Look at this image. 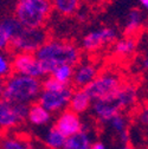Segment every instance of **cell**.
Instances as JSON below:
<instances>
[{"instance_id":"6da1fadb","label":"cell","mask_w":148,"mask_h":149,"mask_svg":"<svg viewBox=\"0 0 148 149\" xmlns=\"http://www.w3.org/2000/svg\"><path fill=\"white\" fill-rule=\"evenodd\" d=\"M34 54L40 62L46 76L58 65L68 64L75 66L82 59L81 49L76 44L56 38H49Z\"/></svg>"},{"instance_id":"7a4b0ae2","label":"cell","mask_w":148,"mask_h":149,"mask_svg":"<svg viewBox=\"0 0 148 149\" xmlns=\"http://www.w3.org/2000/svg\"><path fill=\"white\" fill-rule=\"evenodd\" d=\"M40 91V79L12 72L6 79H4L3 98L13 104L30 105L37 102Z\"/></svg>"},{"instance_id":"3957f363","label":"cell","mask_w":148,"mask_h":149,"mask_svg":"<svg viewBox=\"0 0 148 149\" xmlns=\"http://www.w3.org/2000/svg\"><path fill=\"white\" fill-rule=\"evenodd\" d=\"M52 13L50 0H17L14 18L23 27H43Z\"/></svg>"},{"instance_id":"277c9868","label":"cell","mask_w":148,"mask_h":149,"mask_svg":"<svg viewBox=\"0 0 148 149\" xmlns=\"http://www.w3.org/2000/svg\"><path fill=\"white\" fill-rule=\"evenodd\" d=\"M49 39V33L43 27H22L11 40L10 47L15 52H29L36 53L46 40Z\"/></svg>"},{"instance_id":"5b68a950","label":"cell","mask_w":148,"mask_h":149,"mask_svg":"<svg viewBox=\"0 0 148 149\" xmlns=\"http://www.w3.org/2000/svg\"><path fill=\"white\" fill-rule=\"evenodd\" d=\"M122 84V78L119 73L112 70H107L98 72L95 79L84 89L88 91L92 101H97L113 97Z\"/></svg>"},{"instance_id":"8992f818","label":"cell","mask_w":148,"mask_h":149,"mask_svg":"<svg viewBox=\"0 0 148 149\" xmlns=\"http://www.w3.org/2000/svg\"><path fill=\"white\" fill-rule=\"evenodd\" d=\"M119 38V31L115 27L102 26L88 32L81 40V47L88 53H95L104 46L113 44Z\"/></svg>"},{"instance_id":"52a82bcc","label":"cell","mask_w":148,"mask_h":149,"mask_svg":"<svg viewBox=\"0 0 148 149\" xmlns=\"http://www.w3.org/2000/svg\"><path fill=\"white\" fill-rule=\"evenodd\" d=\"M11 63H12V71L14 73L34 77L38 79H42L46 76L40 62L36 57L34 53L15 52L13 57H11Z\"/></svg>"},{"instance_id":"ba28073f","label":"cell","mask_w":148,"mask_h":149,"mask_svg":"<svg viewBox=\"0 0 148 149\" xmlns=\"http://www.w3.org/2000/svg\"><path fill=\"white\" fill-rule=\"evenodd\" d=\"M29 105L13 104L0 98V130H12L26 121Z\"/></svg>"},{"instance_id":"9c48e42d","label":"cell","mask_w":148,"mask_h":149,"mask_svg":"<svg viewBox=\"0 0 148 149\" xmlns=\"http://www.w3.org/2000/svg\"><path fill=\"white\" fill-rule=\"evenodd\" d=\"M72 92V88L70 85H65L59 90H43L37 98L40 105H43L47 111L53 115L58 114L69 105V100Z\"/></svg>"},{"instance_id":"30bf717a","label":"cell","mask_w":148,"mask_h":149,"mask_svg":"<svg viewBox=\"0 0 148 149\" xmlns=\"http://www.w3.org/2000/svg\"><path fill=\"white\" fill-rule=\"evenodd\" d=\"M98 65L92 61H80L73 66V76L71 84L75 88H87L98 74Z\"/></svg>"},{"instance_id":"8fae6325","label":"cell","mask_w":148,"mask_h":149,"mask_svg":"<svg viewBox=\"0 0 148 149\" xmlns=\"http://www.w3.org/2000/svg\"><path fill=\"white\" fill-rule=\"evenodd\" d=\"M53 127H56L64 136L68 137L80 132L81 129H83L84 124L78 114L66 108L63 111H61V113H58L57 118L54 120Z\"/></svg>"},{"instance_id":"7c38bea8","label":"cell","mask_w":148,"mask_h":149,"mask_svg":"<svg viewBox=\"0 0 148 149\" xmlns=\"http://www.w3.org/2000/svg\"><path fill=\"white\" fill-rule=\"evenodd\" d=\"M90 109L92 110V114L95 115L97 121L101 123H104V124H107L108 121L114 115H116L117 113H121V110L114 102L113 97L92 101Z\"/></svg>"},{"instance_id":"4fadbf2b","label":"cell","mask_w":148,"mask_h":149,"mask_svg":"<svg viewBox=\"0 0 148 149\" xmlns=\"http://www.w3.org/2000/svg\"><path fill=\"white\" fill-rule=\"evenodd\" d=\"M139 98L138 88L133 84H122L113 96L114 102L121 111L131 109L135 105Z\"/></svg>"},{"instance_id":"5bb4252c","label":"cell","mask_w":148,"mask_h":149,"mask_svg":"<svg viewBox=\"0 0 148 149\" xmlns=\"http://www.w3.org/2000/svg\"><path fill=\"white\" fill-rule=\"evenodd\" d=\"M91 104H92V100L89 96L88 91L85 89L76 88L71 92L68 108L72 111H75L76 114L81 115V114L87 113V111L91 108Z\"/></svg>"},{"instance_id":"9a60e30c","label":"cell","mask_w":148,"mask_h":149,"mask_svg":"<svg viewBox=\"0 0 148 149\" xmlns=\"http://www.w3.org/2000/svg\"><path fill=\"white\" fill-rule=\"evenodd\" d=\"M26 121L33 127H46L52 121V114L38 102H34L29 105Z\"/></svg>"},{"instance_id":"2e32d148","label":"cell","mask_w":148,"mask_h":149,"mask_svg":"<svg viewBox=\"0 0 148 149\" xmlns=\"http://www.w3.org/2000/svg\"><path fill=\"white\" fill-rule=\"evenodd\" d=\"M94 141L92 133L83 127L80 132L66 137L63 149H89Z\"/></svg>"},{"instance_id":"e0dca14e","label":"cell","mask_w":148,"mask_h":149,"mask_svg":"<svg viewBox=\"0 0 148 149\" xmlns=\"http://www.w3.org/2000/svg\"><path fill=\"white\" fill-rule=\"evenodd\" d=\"M145 25V14L142 10L134 8L128 13L124 23V34L134 37L136 33H139Z\"/></svg>"},{"instance_id":"ac0fdd59","label":"cell","mask_w":148,"mask_h":149,"mask_svg":"<svg viewBox=\"0 0 148 149\" xmlns=\"http://www.w3.org/2000/svg\"><path fill=\"white\" fill-rule=\"evenodd\" d=\"M113 44V52L121 58L132 56L138 46L135 37L132 36H124L123 38H117Z\"/></svg>"},{"instance_id":"d6986e66","label":"cell","mask_w":148,"mask_h":149,"mask_svg":"<svg viewBox=\"0 0 148 149\" xmlns=\"http://www.w3.org/2000/svg\"><path fill=\"white\" fill-rule=\"evenodd\" d=\"M66 136H64L56 127H50L43 135V143L46 149H63Z\"/></svg>"},{"instance_id":"ffe728a7","label":"cell","mask_w":148,"mask_h":149,"mask_svg":"<svg viewBox=\"0 0 148 149\" xmlns=\"http://www.w3.org/2000/svg\"><path fill=\"white\" fill-rule=\"evenodd\" d=\"M0 149H32V144L22 135L7 134L0 139Z\"/></svg>"},{"instance_id":"44dd1931","label":"cell","mask_w":148,"mask_h":149,"mask_svg":"<svg viewBox=\"0 0 148 149\" xmlns=\"http://www.w3.org/2000/svg\"><path fill=\"white\" fill-rule=\"evenodd\" d=\"M52 10L63 17L76 14L81 6V0H50Z\"/></svg>"},{"instance_id":"7402d4cb","label":"cell","mask_w":148,"mask_h":149,"mask_svg":"<svg viewBox=\"0 0 148 149\" xmlns=\"http://www.w3.org/2000/svg\"><path fill=\"white\" fill-rule=\"evenodd\" d=\"M50 76H52L54 79L58 81L62 84L70 85L72 81V76H73V66L68 65V64L58 65L51 71Z\"/></svg>"},{"instance_id":"603a6c76","label":"cell","mask_w":148,"mask_h":149,"mask_svg":"<svg viewBox=\"0 0 148 149\" xmlns=\"http://www.w3.org/2000/svg\"><path fill=\"white\" fill-rule=\"evenodd\" d=\"M23 26L20 25V23L18 22L14 15H10V17H6L4 19L0 22V31H1L6 37L12 40L13 37L19 32V30L22 29Z\"/></svg>"},{"instance_id":"cb8c5ba5","label":"cell","mask_w":148,"mask_h":149,"mask_svg":"<svg viewBox=\"0 0 148 149\" xmlns=\"http://www.w3.org/2000/svg\"><path fill=\"white\" fill-rule=\"evenodd\" d=\"M110 128L112 132H114L116 135L121 132H124V130H128V125H129V120L128 117L122 113H117L116 115H114L112 118H110L107 123Z\"/></svg>"},{"instance_id":"d4e9b609","label":"cell","mask_w":148,"mask_h":149,"mask_svg":"<svg viewBox=\"0 0 148 149\" xmlns=\"http://www.w3.org/2000/svg\"><path fill=\"white\" fill-rule=\"evenodd\" d=\"M12 72L11 57L6 53V51H0V78L6 79Z\"/></svg>"},{"instance_id":"484cf974","label":"cell","mask_w":148,"mask_h":149,"mask_svg":"<svg viewBox=\"0 0 148 149\" xmlns=\"http://www.w3.org/2000/svg\"><path fill=\"white\" fill-rule=\"evenodd\" d=\"M10 44H11V39L0 31V51H6L10 47Z\"/></svg>"},{"instance_id":"4316f807","label":"cell","mask_w":148,"mask_h":149,"mask_svg":"<svg viewBox=\"0 0 148 149\" xmlns=\"http://www.w3.org/2000/svg\"><path fill=\"white\" fill-rule=\"evenodd\" d=\"M117 139L122 144H128L129 141H131V134H129L128 130H124V132L117 134Z\"/></svg>"},{"instance_id":"83f0119b","label":"cell","mask_w":148,"mask_h":149,"mask_svg":"<svg viewBox=\"0 0 148 149\" xmlns=\"http://www.w3.org/2000/svg\"><path fill=\"white\" fill-rule=\"evenodd\" d=\"M138 120H139V122L141 124L147 125V123H148V110L146 108L143 110H141L140 113L138 114Z\"/></svg>"},{"instance_id":"f1b7e54d","label":"cell","mask_w":148,"mask_h":149,"mask_svg":"<svg viewBox=\"0 0 148 149\" xmlns=\"http://www.w3.org/2000/svg\"><path fill=\"white\" fill-rule=\"evenodd\" d=\"M90 148L91 149H107V146L101 141H94Z\"/></svg>"},{"instance_id":"f546056e","label":"cell","mask_w":148,"mask_h":149,"mask_svg":"<svg viewBox=\"0 0 148 149\" xmlns=\"http://www.w3.org/2000/svg\"><path fill=\"white\" fill-rule=\"evenodd\" d=\"M138 1H139V5H140L141 8L147 10V7H148V0H138Z\"/></svg>"},{"instance_id":"4dcf8cb0","label":"cell","mask_w":148,"mask_h":149,"mask_svg":"<svg viewBox=\"0 0 148 149\" xmlns=\"http://www.w3.org/2000/svg\"><path fill=\"white\" fill-rule=\"evenodd\" d=\"M3 92H4V79L0 78V98H3Z\"/></svg>"},{"instance_id":"1f68e13d","label":"cell","mask_w":148,"mask_h":149,"mask_svg":"<svg viewBox=\"0 0 148 149\" xmlns=\"http://www.w3.org/2000/svg\"><path fill=\"white\" fill-rule=\"evenodd\" d=\"M119 149H135V148H134L133 146H131V144L128 143V144H122V146H121Z\"/></svg>"},{"instance_id":"d6a6232c","label":"cell","mask_w":148,"mask_h":149,"mask_svg":"<svg viewBox=\"0 0 148 149\" xmlns=\"http://www.w3.org/2000/svg\"><path fill=\"white\" fill-rule=\"evenodd\" d=\"M95 1H97V3H104L105 0H95Z\"/></svg>"},{"instance_id":"836d02e7","label":"cell","mask_w":148,"mask_h":149,"mask_svg":"<svg viewBox=\"0 0 148 149\" xmlns=\"http://www.w3.org/2000/svg\"><path fill=\"white\" fill-rule=\"evenodd\" d=\"M89 149H91V148H89Z\"/></svg>"}]
</instances>
